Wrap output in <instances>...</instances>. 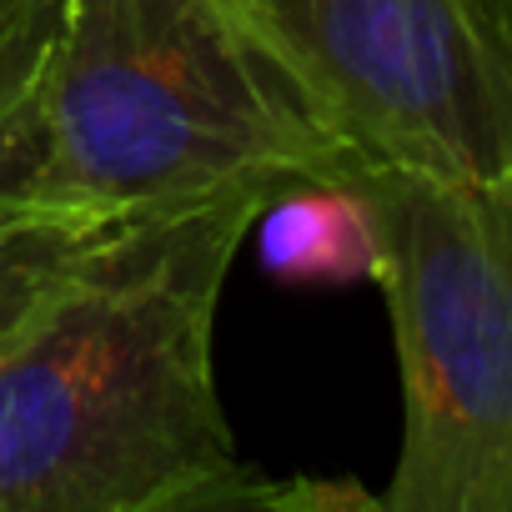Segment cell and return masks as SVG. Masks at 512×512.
Here are the masks:
<instances>
[{"label":"cell","instance_id":"277c9868","mask_svg":"<svg viewBox=\"0 0 512 512\" xmlns=\"http://www.w3.org/2000/svg\"><path fill=\"white\" fill-rule=\"evenodd\" d=\"M357 151L447 181H512V71L467 0H236Z\"/></svg>","mask_w":512,"mask_h":512},{"label":"cell","instance_id":"8992f818","mask_svg":"<svg viewBox=\"0 0 512 512\" xmlns=\"http://www.w3.org/2000/svg\"><path fill=\"white\" fill-rule=\"evenodd\" d=\"M256 226H262V262L282 282L342 287L372 282L377 272L372 216L342 181H287Z\"/></svg>","mask_w":512,"mask_h":512},{"label":"cell","instance_id":"7a4b0ae2","mask_svg":"<svg viewBox=\"0 0 512 512\" xmlns=\"http://www.w3.org/2000/svg\"><path fill=\"white\" fill-rule=\"evenodd\" d=\"M46 126L36 206L96 221L357 166L236 0H66Z\"/></svg>","mask_w":512,"mask_h":512},{"label":"cell","instance_id":"9c48e42d","mask_svg":"<svg viewBox=\"0 0 512 512\" xmlns=\"http://www.w3.org/2000/svg\"><path fill=\"white\" fill-rule=\"evenodd\" d=\"M0 16H6V0H0Z\"/></svg>","mask_w":512,"mask_h":512},{"label":"cell","instance_id":"ba28073f","mask_svg":"<svg viewBox=\"0 0 512 512\" xmlns=\"http://www.w3.org/2000/svg\"><path fill=\"white\" fill-rule=\"evenodd\" d=\"M467 11L477 21V31L487 36V46L502 56V66L512 71V0H467Z\"/></svg>","mask_w":512,"mask_h":512},{"label":"cell","instance_id":"5b68a950","mask_svg":"<svg viewBox=\"0 0 512 512\" xmlns=\"http://www.w3.org/2000/svg\"><path fill=\"white\" fill-rule=\"evenodd\" d=\"M66 0H6L0 16V236L31 221L51 126H46V71L61 36Z\"/></svg>","mask_w":512,"mask_h":512},{"label":"cell","instance_id":"6da1fadb","mask_svg":"<svg viewBox=\"0 0 512 512\" xmlns=\"http://www.w3.org/2000/svg\"><path fill=\"white\" fill-rule=\"evenodd\" d=\"M277 181L106 221L41 317L0 352V512L251 507L211 332Z\"/></svg>","mask_w":512,"mask_h":512},{"label":"cell","instance_id":"52a82bcc","mask_svg":"<svg viewBox=\"0 0 512 512\" xmlns=\"http://www.w3.org/2000/svg\"><path fill=\"white\" fill-rule=\"evenodd\" d=\"M101 226L106 221H96V216L36 211L31 221L0 236V352L41 317V307L71 277L76 256L91 246V236Z\"/></svg>","mask_w":512,"mask_h":512},{"label":"cell","instance_id":"3957f363","mask_svg":"<svg viewBox=\"0 0 512 512\" xmlns=\"http://www.w3.org/2000/svg\"><path fill=\"white\" fill-rule=\"evenodd\" d=\"M402 372L387 512H512V181L357 161Z\"/></svg>","mask_w":512,"mask_h":512}]
</instances>
